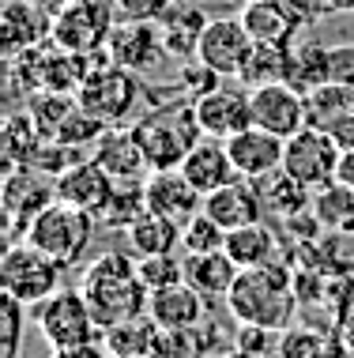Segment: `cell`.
<instances>
[{
	"mask_svg": "<svg viewBox=\"0 0 354 358\" xmlns=\"http://www.w3.org/2000/svg\"><path fill=\"white\" fill-rule=\"evenodd\" d=\"M155 23H158V34H162V45H166L170 61H196L200 34H204V27L212 19L204 15L200 0H174Z\"/></svg>",
	"mask_w": 354,
	"mask_h": 358,
	"instance_id": "18",
	"label": "cell"
},
{
	"mask_svg": "<svg viewBox=\"0 0 354 358\" xmlns=\"http://www.w3.org/2000/svg\"><path fill=\"white\" fill-rule=\"evenodd\" d=\"M328 294H332V328L354 343V275L336 279V287Z\"/></svg>",
	"mask_w": 354,
	"mask_h": 358,
	"instance_id": "42",
	"label": "cell"
},
{
	"mask_svg": "<svg viewBox=\"0 0 354 358\" xmlns=\"http://www.w3.org/2000/svg\"><path fill=\"white\" fill-rule=\"evenodd\" d=\"M324 132H328V136L339 143V151H354V110L343 113V117H339L336 124H328Z\"/></svg>",
	"mask_w": 354,
	"mask_h": 358,
	"instance_id": "46",
	"label": "cell"
},
{
	"mask_svg": "<svg viewBox=\"0 0 354 358\" xmlns=\"http://www.w3.org/2000/svg\"><path fill=\"white\" fill-rule=\"evenodd\" d=\"M50 358H110V351L102 343H87V347H64V351H50Z\"/></svg>",
	"mask_w": 354,
	"mask_h": 358,
	"instance_id": "47",
	"label": "cell"
},
{
	"mask_svg": "<svg viewBox=\"0 0 354 358\" xmlns=\"http://www.w3.org/2000/svg\"><path fill=\"white\" fill-rule=\"evenodd\" d=\"M181 173H185L204 196H212L215 189L230 185V181L237 178V170L230 162V151H226V140H215V136H204L193 151L185 155Z\"/></svg>",
	"mask_w": 354,
	"mask_h": 358,
	"instance_id": "23",
	"label": "cell"
},
{
	"mask_svg": "<svg viewBox=\"0 0 354 358\" xmlns=\"http://www.w3.org/2000/svg\"><path fill=\"white\" fill-rule=\"evenodd\" d=\"M91 159L98 162L102 170L110 173L113 181H147L151 178V166H147V155H143V143L136 136V129H106L98 136V143L91 148Z\"/></svg>",
	"mask_w": 354,
	"mask_h": 358,
	"instance_id": "16",
	"label": "cell"
},
{
	"mask_svg": "<svg viewBox=\"0 0 354 358\" xmlns=\"http://www.w3.org/2000/svg\"><path fill=\"white\" fill-rule=\"evenodd\" d=\"M320 332H313V328H286L279 332V340H275V355L279 358H317L320 351Z\"/></svg>",
	"mask_w": 354,
	"mask_h": 358,
	"instance_id": "43",
	"label": "cell"
},
{
	"mask_svg": "<svg viewBox=\"0 0 354 358\" xmlns=\"http://www.w3.org/2000/svg\"><path fill=\"white\" fill-rule=\"evenodd\" d=\"M128 234V245L136 257H166V253H181V222L155 215L147 211L136 227L124 230Z\"/></svg>",
	"mask_w": 354,
	"mask_h": 358,
	"instance_id": "28",
	"label": "cell"
},
{
	"mask_svg": "<svg viewBox=\"0 0 354 358\" xmlns=\"http://www.w3.org/2000/svg\"><path fill=\"white\" fill-rule=\"evenodd\" d=\"M53 34V8L42 0H4L0 4V53L4 61L38 50Z\"/></svg>",
	"mask_w": 354,
	"mask_h": 358,
	"instance_id": "13",
	"label": "cell"
},
{
	"mask_svg": "<svg viewBox=\"0 0 354 358\" xmlns=\"http://www.w3.org/2000/svg\"><path fill=\"white\" fill-rule=\"evenodd\" d=\"M204 211L230 234V230L253 227V222L264 219V200H260V192H256V181L234 178L230 185H223V189H215L212 196H204Z\"/></svg>",
	"mask_w": 354,
	"mask_h": 358,
	"instance_id": "21",
	"label": "cell"
},
{
	"mask_svg": "<svg viewBox=\"0 0 354 358\" xmlns=\"http://www.w3.org/2000/svg\"><path fill=\"white\" fill-rule=\"evenodd\" d=\"M290 61H294V50L290 45H275V42H256L253 53H249L242 76L237 83H245L249 91L253 87H267V83H286L290 80Z\"/></svg>",
	"mask_w": 354,
	"mask_h": 358,
	"instance_id": "29",
	"label": "cell"
},
{
	"mask_svg": "<svg viewBox=\"0 0 354 358\" xmlns=\"http://www.w3.org/2000/svg\"><path fill=\"white\" fill-rule=\"evenodd\" d=\"M143 87L132 72L117 69V64H106L102 72H94L83 80V87L75 91V102L83 106V110L91 113V117H98L106 129H117L132 117V110H136V102L143 99Z\"/></svg>",
	"mask_w": 354,
	"mask_h": 358,
	"instance_id": "8",
	"label": "cell"
},
{
	"mask_svg": "<svg viewBox=\"0 0 354 358\" xmlns=\"http://www.w3.org/2000/svg\"><path fill=\"white\" fill-rule=\"evenodd\" d=\"M50 204H57V181L34 166H15L4 178V211L12 241H23L34 215H42Z\"/></svg>",
	"mask_w": 354,
	"mask_h": 358,
	"instance_id": "12",
	"label": "cell"
},
{
	"mask_svg": "<svg viewBox=\"0 0 354 358\" xmlns=\"http://www.w3.org/2000/svg\"><path fill=\"white\" fill-rule=\"evenodd\" d=\"M147 211H151L147 208V185H143V181H117L110 204L98 211V222L110 230H128V227H136Z\"/></svg>",
	"mask_w": 354,
	"mask_h": 358,
	"instance_id": "33",
	"label": "cell"
},
{
	"mask_svg": "<svg viewBox=\"0 0 354 358\" xmlns=\"http://www.w3.org/2000/svg\"><path fill=\"white\" fill-rule=\"evenodd\" d=\"M256 192H260V200H264V215H272L279 222L313 208V192L305 189L302 181H294L286 170H275V173H267V178H256Z\"/></svg>",
	"mask_w": 354,
	"mask_h": 358,
	"instance_id": "26",
	"label": "cell"
},
{
	"mask_svg": "<svg viewBox=\"0 0 354 358\" xmlns=\"http://www.w3.org/2000/svg\"><path fill=\"white\" fill-rule=\"evenodd\" d=\"M121 23L113 0H64L53 12L50 42L64 53H98L106 50L113 27Z\"/></svg>",
	"mask_w": 354,
	"mask_h": 358,
	"instance_id": "6",
	"label": "cell"
},
{
	"mask_svg": "<svg viewBox=\"0 0 354 358\" xmlns=\"http://www.w3.org/2000/svg\"><path fill=\"white\" fill-rule=\"evenodd\" d=\"M132 129H136V136L143 143V155H147L151 173H158V170H181L185 155L193 151L200 140H204L193 102H185V99L158 102L155 110H147L136 124H132Z\"/></svg>",
	"mask_w": 354,
	"mask_h": 358,
	"instance_id": "3",
	"label": "cell"
},
{
	"mask_svg": "<svg viewBox=\"0 0 354 358\" xmlns=\"http://www.w3.org/2000/svg\"><path fill=\"white\" fill-rule=\"evenodd\" d=\"M226 257H230L242 272L245 268H264V264L283 260V241L260 219V222H253V227H242V230H230V234H226Z\"/></svg>",
	"mask_w": 354,
	"mask_h": 358,
	"instance_id": "25",
	"label": "cell"
},
{
	"mask_svg": "<svg viewBox=\"0 0 354 358\" xmlns=\"http://www.w3.org/2000/svg\"><path fill=\"white\" fill-rule=\"evenodd\" d=\"M219 249H226V230L219 227L207 211H200L196 219H189L185 227H181V257L219 253Z\"/></svg>",
	"mask_w": 354,
	"mask_h": 358,
	"instance_id": "37",
	"label": "cell"
},
{
	"mask_svg": "<svg viewBox=\"0 0 354 358\" xmlns=\"http://www.w3.org/2000/svg\"><path fill=\"white\" fill-rule=\"evenodd\" d=\"M102 132H106V124H102L98 117H91L87 110H83V106H75V110L68 113V121L61 124V129H57V136L53 140H61V143H72V148H94V143H98V136Z\"/></svg>",
	"mask_w": 354,
	"mask_h": 358,
	"instance_id": "41",
	"label": "cell"
},
{
	"mask_svg": "<svg viewBox=\"0 0 354 358\" xmlns=\"http://www.w3.org/2000/svg\"><path fill=\"white\" fill-rule=\"evenodd\" d=\"M242 23L253 34V42L290 45V34L298 31V19L283 8V0H249L242 8Z\"/></svg>",
	"mask_w": 354,
	"mask_h": 358,
	"instance_id": "27",
	"label": "cell"
},
{
	"mask_svg": "<svg viewBox=\"0 0 354 358\" xmlns=\"http://www.w3.org/2000/svg\"><path fill=\"white\" fill-rule=\"evenodd\" d=\"M196 110V121H200V132L204 136H215V140H230L237 132L253 129V91L245 83H219L215 91L200 94L193 102Z\"/></svg>",
	"mask_w": 354,
	"mask_h": 358,
	"instance_id": "11",
	"label": "cell"
},
{
	"mask_svg": "<svg viewBox=\"0 0 354 358\" xmlns=\"http://www.w3.org/2000/svg\"><path fill=\"white\" fill-rule=\"evenodd\" d=\"M34 321L42 340L50 343V351H64V347H87L98 343L102 328L94 321L87 294L80 287H61L53 298H45L42 306H34Z\"/></svg>",
	"mask_w": 354,
	"mask_h": 358,
	"instance_id": "7",
	"label": "cell"
},
{
	"mask_svg": "<svg viewBox=\"0 0 354 358\" xmlns=\"http://www.w3.org/2000/svg\"><path fill=\"white\" fill-rule=\"evenodd\" d=\"M94 227H98V219H94V215H87V211L68 208V204L57 200V204H50L42 211V215L31 219L23 241H31V245L42 249L45 257H53L61 268H72V264H80V260L87 257Z\"/></svg>",
	"mask_w": 354,
	"mask_h": 358,
	"instance_id": "4",
	"label": "cell"
},
{
	"mask_svg": "<svg viewBox=\"0 0 354 358\" xmlns=\"http://www.w3.org/2000/svg\"><path fill=\"white\" fill-rule=\"evenodd\" d=\"M339 162H343L339 143L320 129H302L298 136L286 140V151H283V170L294 181H302L309 192L332 185L339 178Z\"/></svg>",
	"mask_w": 354,
	"mask_h": 358,
	"instance_id": "9",
	"label": "cell"
},
{
	"mask_svg": "<svg viewBox=\"0 0 354 358\" xmlns=\"http://www.w3.org/2000/svg\"><path fill=\"white\" fill-rule=\"evenodd\" d=\"M143 185H147V208L155 211V215H166V219L181 222V227L204 211V192H200L181 170H158V173H151Z\"/></svg>",
	"mask_w": 354,
	"mask_h": 358,
	"instance_id": "17",
	"label": "cell"
},
{
	"mask_svg": "<svg viewBox=\"0 0 354 358\" xmlns=\"http://www.w3.org/2000/svg\"><path fill=\"white\" fill-rule=\"evenodd\" d=\"M75 94H61V91H38V94H27V113L34 117V124L42 129V136H57L68 113L75 110Z\"/></svg>",
	"mask_w": 354,
	"mask_h": 358,
	"instance_id": "36",
	"label": "cell"
},
{
	"mask_svg": "<svg viewBox=\"0 0 354 358\" xmlns=\"http://www.w3.org/2000/svg\"><path fill=\"white\" fill-rule=\"evenodd\" d=\"M237 275H242V268L226 257V249L185 257V283L193 290H200L207 302H226L234 283H237Z\"/></svg>",
	"mask_w": 354,
	"mask_h": 358,
	"instance_id": "24",
	"label": "cell"
},
{
	"mask_svg": "<svg viewBox=\"0 0 354 358\" xmlns=\"http://www.w3.org/2000/svg\"><path fill=\"white\" fill-rule=\"evenodd\" d=\"M158 324L151 321V313L132 317V321H121L102 332V347L110 351V358H151V347H155Z\"/></svg>",
	"mask_w": 354,
	"mask_h": 358,
	"instance_id": "30",
	"label": "cell"
},
{
	"mask_svg": "<svg viewBox=\"0 0 354 358\" xmlns=\"http://www.w3.org/2000/svg\"><path fill=\"white\" fill-rule=\"evenodd\" d=\"M245 4H249V0H245Z\"/></svg>",
	"mask_w": 354,
	"mask_h": 358,
	"instance_id": "52",
	"label": "cell"
},
{
	"mask_svg": "<svg viewBox=\"0 0 354 358\" xmlns=\"http://www.w3.org/2000/svg\"><path fill=\"white\" fill-rule=\"evenodd\" d=\"M80 290L87 294V306H91V313H94L102 332L121 324V321H132V317H143L147 313V302H151V290L143 287V279L136 272V260L117 253V249L94 257L83 268Z\"/></svg>",
	"mask_w": 354,
	"mask_h": 358,
	"instance_id": "2",
	"label": "cell"
},
{
	"mask_svg": "<svg viewBox=\"0 0 354 358\" xmlns=\"http://www.w3.org/2000/svg\"><path fill=\"white\" fill-rule=\"evenodd\" d=\"M253 124L279 140L298 136L309 129V113H305V94L290 83H267L253 87Z\"/></svg>",
	"mask_w": 354,
	"mask_h": 358,
	"instance_id": "14",
	"label": "cell"
},
{
	"mask_svg": "<svg viewBox=\"0 0 354 358\" xmlns=\"http://www.w3.org/2000/svg\"><path fill=\"white\" fill-rule=\"evenodd\" d=\"M328 12H354V0H324Z\"/></svg>",
	"mask_w": 354,
	"mask_h": 358,
	"instance_id": "49",
	"label": "cell"
},
{
	"mask_svg": "<svg viewBox=\"0 0 354 358\" xmlns=\"http://www.w3.org/2000/svg\"><path fill=\"white\" fill-rule=\"evenodd\" d=\"M317 358H354V351H351V340H347V336H339L336 328H332V332H324Z\"/></svg>",
	"mask_w": 354,
	"mask_h": 358,
	"instance_id": "45",
	"label": "cell"
},
{
	"mask_svg": "<svg viewBox=\"0 0 354 358\" xmlns=\"http://www.w3.org/2000/svg\"><path fill=\"white\" fill-rule=\"evenodd\" d=\"M343 185H354V151H343V162H339V178Z\"/></svg>",
	"mask_w": 354,
	"mask_h": 358,
	"instance_id": "48",
	"label": "cell"
},
{
	"mask_svg": "<svg viewBox=\"0 0 354 358\" xmlns=\"http://www.w3.org/2000/svg\"><path fill=\"white\" fill-rule=\"evenodd\" d=\"M64 268L53 257H45L42 249H34L31 241H12L0 257V290L27 309L42 306L45 298H53L61 290Z\"/></svg>",
	"mask_w": 354,
	"mask_h": 358,
	"instance_id": "5",
	"label": "cell"
},
{
	"mask_svg": "<svg viewBox=\"0 0 354 358\" xmlns=\"http://www.w3.org/2000/svg\"><path fill=\"white\" fill-rule=\"evenodd\" d=\"M226 151H230V162H234L237 178L256 181V178H267V173L283 170L286 140L272 136V132H264V129L253 124V129H245V132H237V136L226 140Z\"/></svg>",
	"mask_w": 354,
	"mask_h": 358,
	"instance_id": "20",
	"label": "cell"
},
{
	"mask_svg": "<svg viewBox=\"0 0 354 358\" xmlns=\"http://www.w3.org/2000/svg\"><path fill=\"white\" fill-rule=\"evenodd\" d=\"M136 272L147 290H162L185 283V257L181 253H166V257H136Z\"/></svg>",
	"mask_w": 354,
	"mask_h": 358,
	"instance_id": "39",
	"label": "cell"
},
{
	"mask_svg": "<svg viewBox=\"0 0 354 358\" xmlns=\"http://www.w3.org/2000/svg\"><path fill=\"white\" fill-rule=\"evenodd\" d=\"M23 324H27V306L0 294V358H19Z\"/></svg>",
	"mask_w": 354,
	"mask_h": 358,
	"instance_id": "40",
	"label": "cell"
},
{
	"mask_svg": "<svg viewBox=\"0 0 354 358\" xmlns=\"http://www.w3.org/2000/svg\"><path fill=\"white\" fill-rule=\"evenodd\" d=\"M147 313L158 328H204L207 321V298L193 290L189 283H174V287H162V290H151V302H147Z\"/></svg>",
	"mask_w": 354,
	"mask_h": 358,
	"instance_id": "22",
	"label": "cell"
},
{
	"mask_svg": "<svg viewBox=\"0 0 354 358\" xmlns=\"http://www.w3.org/2000/svg\"><path fill=\"white\" fill-rule=\"evenodd\" d=\"M313 215L320 219L324 230L339 238H354V185H343V181H332L313 192Z\"/></svg>",
	"mask_w": 354,
	"mask_h": 358,
	"instance_id": "31",
	"label": "cell"
},
{
	"mask_svg": "<svg viewBox=\"0 0 354 358\" xmlns=\"http://www.w3.org/2000/svg\"><path fill=\"white\" fill-rule=\"evenodd\" d=\"M174 0H113L121 19H143V23H155V19L166 12Z\"/></svg>",
	"mask_w": 354,
	"mask_h": 358,
	"instance_id": "44",
	"label": "cell"
},
{
	"mask_svg": "<svg viewBox=\"0 0 354 358\" xmlns=\"http://www.w3.org/2000/svg\"><path fill=\"white\" fill-rule=\"evenodd\" d=\"M106 53L117 69L140 76L147 69L166 57V45H162V34H158V23H143V19H121L113 27L110 42H106Z\"/></svg>",
	"mask_w": 354,
	"mask_h": 358,
	"instance_id": "15",
	"label": "cell"
},
{
	"mask_svg": "<svg viewBox=\"0 0 354 358\" xmlns=\"http://www.w3.org/2000/svg\"><path fill=\"white\" fill-rule=\"evenodd\" d=\"M336 80V61H332V50L328 45H317V42H305L302 50H294V61H290V87H298L302 94H309L313 87Z\"/></svg>",
	"mask_w": 354,
	"mask_h": 358,
	"instance_id": "34",
	"label": "cell"
},
{
	"mask_svg": "<svg viewBox=\"0 0 354 358\" xmlns=\"http://www.w3.org/2000/svg\"><path fill=\"white\" fill-rule=\"evenodd\" d=\"M200 4H212V0H200Z\"/></svg>",
	"mask_w": 354,
	"mask_h": 358,
	"instance_id": "50",
	"label": "cell"
},
{
	"mask_svg": "<svg viewBox=\"0 0 354 358\" xmlns=\"http://www.w3.org/2000/svg\"><path fill=\"white\" fill-rule=\"evenodd\" d=\"M207 355V343L200 336V328H158L155 336V347H151V358H204Z\"/></svg>",
	"mask_w": 354,
	"mask_h": 358,
	"instance_id": "38",
	"label": "cell"
},
{
	"mask_svg": "<svg viewBox=\"0 0 354 358\" xmlns=\"http://www.w3.org/2000/svg\"><path fill=\"white\" fill-rule=\"evenodd\" d=\"M253 34L245 31L242 15H219L204 27L200 34V50H196V61L204 69H212L219 80H237L253 53Z\"/></svg>",
	"mask_w": 354,
	"mask_h": 358,
	"instance_id": "10",
	"label": "cell"
},
{
	"mask_svg": "<svg viewBox=\"0 0 354 358\" xmlns=\"http://www.w3.org/2000/svg\"><path fill=\"white\" fill-rule=\"evenodd\" d=\"M42 129L34 124L31 113H8V121H4V155H8V170H15V166H31V159H34V151L42 148Z\"/></svg>",
	"mask_w": 354,
	"mask_h": 358,
	"instance_id": "35",
	"label": "cell"
},
{
	"mask_svg": "<svg viewBox=\"0 0 354 358\" xmlns=\"http://www.w3.org/2000/svg\"><path fill=\"white\" fill-rule=\"evenodd\" d=\"M354 110V83H343V80H328L320 87H313L305 94V113H309V129H328L336 124L343 113Z\"/></svg>",
	"mask_w": 354,
	"mask_h": 358,
	"instance_id": "32",
	"label": "cell"
},
{
	"mask_svg": "<svg viewBox=\"0 0 354 358\" xmlns=\"http://www.w3.org/2000/svg\"><path fill=\"white\" fill-rule=\"evenodd\" d=\"M113 189H117V181H113L94 159L80 162V166L64 170L61 178H57V200L68 204V208L87 211V215H94V219H98V211L110 204Z\"/></svg>",
	"mask_w": 354,
	"mask_h": 358,
	"instance_id": "19",
	"label": "cell"
},
{
	"mask_svg": "<svg viewBox=\"0 0 354 358\" xmlns=\"http://www.w3.org/2000/svg\"><path fill=\"white\" fill-rule=\"evenodd\" d=\"M298 287H294V268L286 260L264 268H245L226 298V309L237 324L267 328V332H286L298 317Z\"/></svg>",
	"mask_w": 354,
	"mask_h": 358,
	"instance_id": "1",
	"label": "cell"
},
{
	"mask_svg": "<svg viewBox=\"0 0 354 358\" xmlns=\"http://www.w3.org/2000/svg\"><path fill=\"white\" fill-rule=\"evenodd\" d=\"M351 351H354V343H351Z\"/></svg>",
	"mask_w": 354,
	"mask_h": 358,
	"instance_id": "51",
	"label": "cell"
}]
</instances>
